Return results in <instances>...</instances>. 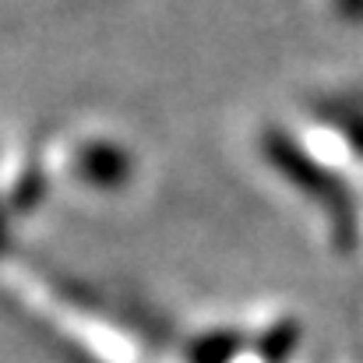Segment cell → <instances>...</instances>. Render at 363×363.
Returning a JSON list of instances; mask_svg holds the SVG:
<instances>
[{
    "label": "cell",
    "mask_w": 363,
    "mask_h": 363,
    "mask_svg": "<svg viewBox=\"0 0 363 363\" xmlns=\"http://www.w3.org/2000/svg\"><path fill=\"white\" fill-rule=\"evenodd\" d=\"M264 148H268V159H272L303 194H311L314 201H321V208L328 212V219H332V226H335L339 247L350 250V247L357 243V208H353L350 191H346L332 173H325L314 159H307L293 138L272 130V134L264 138Z\"/></svg>",
    "instance_id": "obj_1"
},
{
    "label": "cell",
    "mask_w": 363,
    "mask_h": 363,
    "mask_svg": "<svg viewBox=\"0 0 363 363\" xmlns=\"http://www.w3.org/2000/svg\"><path fill=\"white\" fill-rule=\"evenodd\" d=\"M328 117H332V123H335V127H339V130L350 138V145H353V148H357V152L363 155V110L335 106Z\"/></svg>",
    "instance_id": "obj_2"
}]
</instances>
